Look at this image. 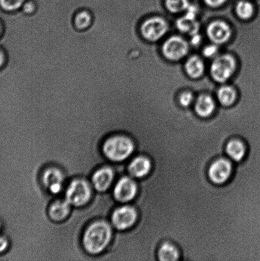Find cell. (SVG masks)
I'll use <instances>...</instances> for the list:
<instances>
[{
    "instance_id": "4316f807",
    "label": "cell",
    "mask_w": 260,
    "mask_h": 261,
    "mask_svg": "<svg viewBox=\"0 0 260 261\" xmlns=\"http://www.w3.org/2000/svg\"><path fill=\"white\" fill-rule=\"evenodd\" d=\"M218 48L216 44H212L206 46L203 50L204 55L206 58H212L217 54Z\"/></svg>"
},
{
    "instance_id": "9c48e42d",
    "label": "cell",
    "mask_w": 260,
    "mask_h": 261,
    "mask_svg": "<svg viewBox=\"0 0 260 261\" xmlns=\"http://www.w3.org/2000/svg\"><path fill=\"white\" fill-rule=\"evenodd\" d=\"M138 192L136 181L129 177H124L117 183L114 189V196L117 201L126 203L131 201L137 196Z\"/></svg>"
},
{
    "instance_id": "44dd1931",
    "label": "cell",
    "mask_w": 260,
    "mask_h": 261,
    "mask_svg": "<svg viewBox=\"0 0 260 261\" xmlns=\"http://www.w3.org/2000/svg\"><path fill=\"white\" fill-rule=\"evenodd\" d=\"M218 98L223 106H230L236 99V92L233 87L224 86L219 89Z\"/></svg>"
},
{
    "instance_id": "603a6c76",
    "label": "cell",
    "mask_w": 260,
    "mask_h": 261,
    "mask_svg": "<svg viewBox=\"0 0 260 261\" xmlns=\"http://www.w3.org/2000/svg\"><path fill=\"white\" fill-rule=\"evenodd\" d=\"M26 0H0V8L6 12H15L21 10Z\"/></svg>"
},
{
    "instance_id": "f1b7e54d",
    "label": "cell",
    "mask_w": 260,
    "mask_h": 261,
    "mask_svg": "<svg viewBox=\"0 0 260 261\" xmlns=\"http://www.w3.org/2000/svg\"><path fill=\"white\" fill-rule=\"evenodd\" d=\"M205 1L209 6L217 7L223 4L226 0H205Z\"/></svg>"
},
{
    "instance_id": "4dcf8cb0",
    "label": "cell",
    "mask_w": 260,
    "mask_h": 261,
    "mask_svg": "<svg viewBox=\"0 0 260 261\" xmlns=\"http://www.w3.org/2000/svg\"><path fill=\"white\" fill-rule=\"evenodd\" d=\"M192 43L193 45H197L199 44L201 41V37L198 33L192 35Z\"/></svg>"
},
{
    "instance_id": "d4e9b609",
    "label": "cell",
    "mask_w": 260,
    "mask_h": 261,
    "mask_svg": "<svg viewBox=\"0 0 260 261\" xmlns=\"http://www.w3.org/2000/svg\"><path fill=\"white\" fill-rule=\"evenodd\" d=\"M20 10L25 15H32L37 10V5L33 0H26Z\"/></svg>"
},
{
    "instance_id": "5bb4252c",
    "label": "cell",
    "mask_w": 260,
    "mask_h": 261,
    "mask_svg": "<svg viewBox=\"0 0 260 261\" xmlns=\"http://www.w3.org/2000/svg\"><path fill=\"white\" fill-rule=\"evenodd\" d=\"M187 10V14L185 16L178 20L177 27L182 32L190 33L191 35H195L198 33L199 28L198 22L195 20L197 8L193 5H190Z\"/></svg>"
},
{
    "instance_id": "f546056e",
    "label": "cell",
    "mask_w": 260,
    "mask_h": 261,
    "mask_svg": "<svg viewBox=\"0 0 260 261\" xmlns=\"http://www.w3.org/2000/svg\"><path fill=\"white\" fill-rule=\"evenodd\" d=\"M6 61L7 57L5 51L3 50L2 48L0 47V70L4 67Z\"/></svg>"
},
{
    "instance_id": "7402d4cb",
    "label": "cell",
    "mask_w": 260,
    "mask_h": 261,
    "mask_svg": "<svg viewBox=\"0 0 260 261\" xmlns=\"http://www.w3.org/2000/svg\"><path fill=\"white\" fill-rule=\"evenodd\" d=\"M236 13L243 19H248L254 13L253 5L246 0H241L236 6Z\"/></svg>"
},
{
    "instance_id": "ba28073f",
    "label": "cell",
    "mask_w": 260,
    "mask_h": 261,
    "mask_svg": "<svg viewBox=\"0 0 260 261\" xmlns=\"http://www.w3.org/2000/svg\"><path fill=\"white\" fill-rule=\"evenodd\" d=\"M137 219L138 214L136 208L131 206H124L113 212L112 222L117 229L124 231L133 226Z\"/></svg>"
},
{
    "instance_id": "5b68a950",
    "label": "cell",
    "mask_w": 260,
    "mask_h": 261,
    "mask_svg": "<svg viewBox=\"0 0 260 261\" xmlns=\"http://www.w3.org/2000/svg\"><path fill=\"white\" fill-rule=\"evenodd\" d=\"M169 29L166 20L160 17L149 18L145 20L139 27L140 34L145 40L155 42L166 34Z\"/></svg>"
},
{
    "instance_id": "1f68e13d",
    "label": "cell",
    "mask_w": 260,
    "mask_h": 261,
    "mask_svg": "<svg viewBox=\"0 0 260 261\" xmlns=\"http://www.w3.org/2000/svg\"><path fill=\"white\" fill-rule=\"evenodd\" d=\"M3 32H4V28H3V25L2 24V22H1V21H0V37H2Z\"/></svg>"
},
{
    "instance_id": "ffe728a7",
    "label": "cell",
    "mask_w": 260,
    "mask_h": 261,
    "mask_svg": "<svg viewBox=\"0 0 260 261\" xmlns=\"http://www.w3.org/2000/svg\"><path fill=\"white\" fill-rule=\"evenodd\" d=\"M185 70L190 77L197 79L203 75L205 71V64L199 57L193 56L186 63Z\"/></svg>"
},
{
    "instance_id": "3957f363",
    "label": "cell",
    "mask_w": 260,
    "mask_h": 261,
    "mask_svg": "<svg viewBox=\"0 0 260 261\" xmlns=\"http://www.w3.org/2000/svg\"><path fill=\"white\" fill-rule=\"evenodd\" d=\"M234 173L233 163L228 159L222 157L216 159L208 168V177L216 186L225 185L230 181Z\"/></svg>"
},
{
    "instance_id": "e0dca14e",
    "label": "cell",
    "mask_w": 260,
    "mask_h": 261,
    "mask_svg": "<svg viewBox=\"0 0 260 261\" xmlns=\"http://www.w3.org/2000/svg\"><path fill=\"white\" fill-rule=\"evenodd\" d=\"M215 109V101L208 94H201L195 102V111L198 116L207 118L213 114Z\"/></svg>"
},
{
    "instance_id": "d6a6232c",
    "label": "cell",
    "mask_w": 260,
    "mask_h": 261,
    "mask_svg": "<svg viewBox=\"0 0 260 261\" xmlns=\"http://www.w3.org/2000/svg\"><path fill=\"white\" fill-rule=\"evenodd\" d=\"M1 226H2V225H1V223H0V228H1Z\"/></svg>"
},
{
    "instance_id": "277c9868",
    "label": "cell",
    "mask_w": 260,
    "mask_h": 261,
    "mask_svg": "<svg viewBox=\"0 0 260 261\" xmlns=\"http://www.w3.org/2000/svg\"><path fill=\"white\" fill-rule=\"evenodd\" d=\"M236 63L233 56L224 55L218 56L211 66V75L218 83H225L233 75Z\"/></svg>"
},
{
    "instance_id": "52a82bcc",
    "label": "cell",
    "mask_w": 260,
    "mask_h": 261,
    "mask_svg": "<svg viewBox=\"0 0 260 261\" xmlns=\"http://www.w3.org/2000/svg\"><path fill=\"white\" fill-rule=\"evenodd\" d=\"M188 49L189 47L187 41L179 36H172L168 38L162 47L165 58L171 61L182 60L187 55Z\"/></svg>"
},
{
    "instance_id": "cb8c5ba5",
    "label": "cell",
    "mask_w": 260,
    "mask_h": 261,
    "mask_svg": "<svg viewBox=\"0 0 260 261\" xmlns=\"http://www.w3.org/2000/svg\"><path fill=\"white\" fill-rule=\"evenodd\" d=\"M167 9L173 13H178L187 10L189 7L188 0H166Z\"/></svg>"
},
{
    "instance_id": "9a60e30c",
    "label": "cell",
    "mask_w": 260,
    "mask_h": 261,
    "mask_svg": "<svg viewBox=\"0 0 260 261\" xmlns=\"http://www.w3.org/2000/svg\"><path fill=\"white\" fill-rule=\"evenodd\" d=\"M157 260L160 261H177L180 260L179 248L172 242H163L157 250Z\"/></svg>"
},
{
    "instance_id": "4fadbf2b",
    "label": "cell",
    "mask_w": 260,
    "mask_h": 261,
    "mask_svg": "<svg viewBox=\"0 0 260 261\" xmlns=\"http://www.w3.org/2000/svg\"><path fill=\"white\" fill-rule=\"evenodd\" d=\"M64 178L62 171L55 168L47 169L42 176L43 184L52 194H57L61 191Z\"/></svg>"
},
{
    "instance_id": "83f0119b",
    "label": "cell",
    "mask_w": 260,
    "mask_h": 261,
    "mask_svg": "<svg viewBox=\"0 0 260 261\" xmlns=\"http://www.w3.org/2000/svg\"><path fill=\"white\" fill-rule=\"evenodd\" d=\"M8 247H9V241L7 238L0 234V254L6 251Z\"/></svg>"
},
{
    "instance_id": "7c38bea8",
    "label": "cell",
    "mask_w": 260,
    "mask_h": 261,
    "mask_svg": "<svg viewBox=\"0 0 260 261\" xmlns=\"http://www.w3.org/2000/svg\"><path fill=\"white\" fill-rule=\"evenodd\" d=\"M248 146L243 140L239 138H232L225 146V153L231 160L241 163L248 154Z\"/></svg>"
},
{
    "instance_id": "6da1fadb",
    "label": "cell",
    "mask_w": 260,
    "mask_h": 261,
    "mask_svg": "<svg viewBox=\"0 0 260 261\" xmlns=\"http://www.w3.org/2000/svg\"><path fill=\"white\" fill-rule=\"evenodd\" d=\"M111 239V229L104 221L94 222L83 235V244L85 250L92 254L103 251Z\"/></svg>"
},
{
    "instance_id": "8992f818",
    "label": "cell",
    "mask_w": 260,
    "mask_h": 261,
    "mask_svg": "<svg viewBox=\"0 0 260 261\" xmlns=\"http://www.w3.org/2000/svg\"><path fill=\"white\" fill-rule=\"evenodd\" d=\"M91 197V187L88 181L82 179H76L71 181L66 191V200L74 206L84 205L88 203Z\"/></svg>"
},
{
    "instance_id": "2e32d148",
    "label": "cell",
    "mask_w": 260,
    "mask_h": 261,
    "mask_svg": "<svg viewBox=\"0 0 260 261\" xmlns=\"http://www.w3.org/2000/svg\"><path fill=\"white\" fill-rule=\"evenodd\" d=\"M113 176V171L109 168H103L96 171L93 176L94 188L98 191H105L110 186Z\"/></svg>"
},
{
    "instance_id": "d6986e66",
    "label": "cell",
    "mask_w": 260,
    "mask_h": 261,
    "mask_svg": "<svg viewBox=\"0 0 260 261\" xmlns=\"http://www.w3.org/2000/svg\"><path fill=\"white\" fill-rule=\"evenodd\" d=\"M93 16L89 10L81 9L76 12L73 17V24L78 30L89 29L93 24Z\"/></svg>"
},
{
    "instance_id": "30bf717a",
    "label": "cell",
    "mask_w": 260,
    "mask_h": 261,
    "mask_svg": "<svg viewBox=\"0 0 260 261\" xmlns=\"http://www.w3.org/2000/svg\"><path fill=\"white\" fill-rule=\"evenodd\" d=\"M207 34L214 43L216 45L222 44L230 38L231 30L226 22L216 20L208 25Z\"/></svg>"
},
{
    "instance_id": "484cf974",
    "label": "cell",
    "mask_w": 260,
    "mask_h": 261,
    "mask_svg": "<svg viewBox=\"0 0 260 261\" xmlns=\"http://www.w3.org/2000/svg\"><path fill=\"white\" fill-rule=\"evenodd\" d=\"M193 100V96L190 92H184L180 97V104L183 107H189L192 103Z\"/></svg>"
},
{
    "instance_id": "8fae6325",
    "label": "cell",
    "mask_w": 260,
    "mask_h": 261,
    "mask_svg": "<svg viewBox=\"0 0 260 261\" xmlns=\"http://www.w3.org/2000/svg\"><path fill=\"white\" fill-rule=\"evenodd\" d=\"M153 162L147 155H139L129 164L128 170L130 175L136 178H144L152 173Z\"/></svg>"
},
{
    "instance_id": "ac0fdd59",
    "label": "cell",
    "mask_w": 260,
    "mask_h": 261,
    "mask_svg": "<svg viewBox=\"0 0 260 261\" xmlns=\"http://www.w3.org/2000/svg\"><path fill=\"white\" fill-rule=\"evenodd\" d=\"M70 212V204L67 200H59L51 204L48 214L53 221L65 220Z\"/></svg>"
},
{
    "instance_id": "7a4b0ae2",
    "label": "cell",
    "mask_w": 260,
    "mask_h": 261,
    "mask_svg": "<svg viewBox=\"0 0 260 261\" xmlns=\"http://www.w3.org/2000/svg\"><path fill=\"white\" fill-rule=\"evenodd\" d=\"M134 149L133 141L124 135H115L109 138L103 147V152L106 158L118 162L128 158Z\"/></svg>"
}]
</instances>
